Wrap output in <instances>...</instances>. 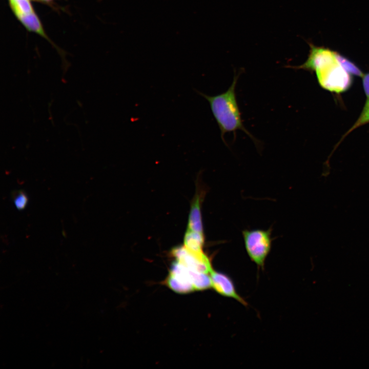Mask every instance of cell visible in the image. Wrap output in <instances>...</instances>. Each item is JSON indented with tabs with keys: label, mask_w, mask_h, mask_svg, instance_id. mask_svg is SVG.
I'll use <instances>...</instances> for the list:
<instances>
[{
	"label": "cell",
	"mask_w": 369,
	"mask_h": 369,
	"mask_svg": "<svg viewBox=\"0 0 369 369\" xmlns=\"http://www.w3.org/2000/svg\"><path fill=\"white\" fill-rule=\"evenodd\" d=\"M212 287L219 294L233 298L243 305L246 301L237 292L231 278L227 274L213 270L210 273Z\"/></svg>",
	"instance_id": "obj_7"
},
{
	"label": "cell",
	"mask_w": 369,
	"mask_h": 369,
	"mask_svg": "<svg viewBox=\"0 0 369 369\" xmlns=\"http://www.w3.org/2000/svg\"><path fill=\"white\" fill-rule=\"evenodd\" d=\"M42 1H46V2H49L52 0H42Z\"/></svg>",
	"instance_id": "obj_16"
},
{
	"label": "cell",
	"mask_w": 369,
	"mask_h": 369,
	"mask_svg": "<svg viewBox=\"0 0 369 369\" xmlns=\"http://www.w3.org/2000/svg\"><path fill=\"white\" fill-rule=\"evenodd\" d=\"M13 197L14 203L17 209L18 210L24 209L28 202V198L25 192L22 190H19L15 193Z\"/></svg>",
	"instance_id": "obj_14"
},
{
	"label": "cell",
	"mask_w": 369,
	"mask_h": 369,
	"mask_svg": "<svg viewBox=\"0 0 369 369\" xmlns=\"http://www.w3.org/2000/svg\"><path fill=\"white\" fill-rule=\"evenodd\" d=\"M17 17L28 29L46 36L39 20L34 12L28 14L19 15Z\"/></svg>",
	"instance_id": "obj_10"
},
{
	"label": "cell",
	"mask_w": 369,
	"mask_h": 369,
	"mask_svg": "<svg viewBox=\"0 0 369 369\" xmlns=\"http://www.w3.org/2000/svg\"><path fill=\"white\" fill-rule=\"evenodd\" d=\"M10 3L16 16L33 12L29 0H10Z\"/></svg>",
	"instance_id": "obj_12"
},
{
	"label": "cell",
	"mask_w": 369,
	"mask_h": 369,
	"mask_svg": "<svg viewBox=\"0 0 369 369\" xmlns=\"http://www.w3.org/2000/svg\"><path fill=\"white\" fill-rule=\"evenodd\" d=\"M204 243L203 233L187 229L184 237V246L187 249L193 252H202Z\"/></svg>",
	"instance_id": "obj_9"
},
{
	"label": "cell",
	"mask_w": 369,
	"mask_h": 369,
	"mask_svg": "<svg viewBox=\"0 0 369 369\" xmlns=\"http://www.w3.org/2000/svg\"><path fill=\"white\" fill-rule=\"evenodd\" d=\"M239 75V74H235L230 87L225 92L220 94L209 96L196 91L209 102L211 112L220 130L221 139L225 144V134L233 132L235 135L238 130H242L256 141L243 126L237 101L235 89Z\"/></svg>",
	"instance_id": "obj_1"
},
{
	"label": "cell",
	"mask_w": 369,
	"mask_h": 369,
	"mask_svg": "<svg viewBox=\"0 0 369 369\" xmlns=\"http://www.w3.org/2000/svg\"><path fill=\"white\" fill-rule=\"evenodd\" d=\"M166 283L178 293L186 294L195 291L192 281L191 270L177 260L171 265Z\"/></svg>",
	"instance_id": "obj_5"
},
{
	"label": "cell",
	"mask_w": 369,
	"mask_h": 369,
	"mask_svg": "<svg viewBox=\"0 0 369 369\" xmlns=\"http://www.w3.org/2000/svg\"><path fill=\"white\" fill-rule=\"evenodd\" d=\"M369 123V99H366L364 106L359 117L352 127L343 135L341 140L346 135L360 126Z\"/></svg>",
	"instance_id": "obj_13"
},
{
	"label": "cell",
	"mask_w": 369,
	"mask_h": 369,
	"mask_svg": "<svg viewBox=\"0 0 369 369\" xmlns=\"http://www.w3.org/2000/svg\"><path fill=\"white\" fill-rule=\"evenodd\" d=\"M320 86L331 92L341 93L351 86V76L340 65L337 59L315 71Z\"/></svg>",
	"instance_id": "obj_3"
},
{
	"label": "cell",
	"mask_w": 369,
	"mask_h": 369,
	"mask_svg": "<svg viewBox=\"0 0 369 369\" xmlns=\"http://www.w3.org/2000/svg\"><path fill=\"white\" fill-rule=\"evenodd\" d=\"M309 44L310 50L306 60L300 66H290V68L315 72L337 59L336 52L328 48L315 46L311 43Z\"/></svg>",
	"instance_id": "obj_6"
},
{
	"label": "cell",
	"mask_w": 369,
	"mask_h": 369,
	"mask_svg": "<svg viewBox=\"0 0 369 369\" xmlns=\"http://www.w3.org/2000/svg\"><path fill=\"white\" fill-rule=\"evenodd\" d=\"M336 56L340 65L351 75L363 76L364 74L362 71L353 61L336 52Z\"/></svg>",
	"instance_id": "obj_11"
},
{
	"label": "cell",
	"mask_w": 369,
	"mask_h": 369,
	"mask_svg": "<svg viewBox=\"0 0 369 369\" xmlns=\"http://www.w3.org/2000/svg\"><path fill=\"white\" fill-rule=\"evenodd\" d=\"M201 197L200 195L196 194L193 199L189 216L188 229L203 233L201 214Z\"/></svg>",
	"instance_id": "obj_8"
},
{
	"label": "cell",
	"mask_w": 369,
	"mask_h": 369,
	"mask_svg": "<svg viewBox=\"0 0 369 369\" xmlns=\"http://www.w3.org/2000/svg\"><path fill=\"white\" fill-rule=\"evenodd\" d=\"M171 254L176 260L191 270L209 274L213 270L210 259L203 251L193 252L184 246H179L172 249Z\"/></svg>",
	"instance_id": "obj_4"
},
{
	"label": "cell",
	"mask_w": 369,
	"mask_h": 369,
	"mask_svg": "<svg viewBox=\"0 0 369 369\" xmlns=\"http://www.w3.org/2000/svg\"><path fill=\"white\" fill-rule=\"evenodd\" d=\"M362 78V86L366 99H369V72L364 74Z\"/></svg>",
	"instance_id": "obj_15"
},
{
	"label": "cell",
	"mask_w": 369,
	"mask_h": 369,
	"mask_svg": "<svg viewBox=\"0 0 369 369\" xmlns=\"http://www.w3.org/2000/svg\"><path fill=\"white\" fill-rule=\"evenodd\" d=\"M242 236L246 252L258 267L263 268L272 245L271 230H245Z\"/></svg>",
	"instance_id": "obj_2"
}]
</instances>
